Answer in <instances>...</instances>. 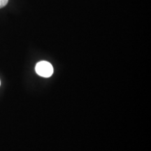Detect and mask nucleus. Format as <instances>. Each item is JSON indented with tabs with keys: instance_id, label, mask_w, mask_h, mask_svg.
Segmentation results:
<instances>
[{
	"instance_id": "obj_2",
	"label": "nucleus",
	"mask_w": 151,
	"mask_h": 151,
	"mask_svg": "<svg viewBox=\"0 0 151 151\" xmlns=\"http://www.w3.org/2000/svg\"><path fill=\"white\" fill-rule=\"evenodd\" d=\"M9 2V0H0V9L4 7Z\"/></svg>"
},
{
	"instance_id": "obj_1",
	"label": "nucleus",
	"mask_w": 151,
	"mask_h": 151,
	"mask_svg": "<svg viewBox=\"0 0 151 151\" xmlns=\"http://www.w3.org/2000/svg\"><path fill=\"white\" fill-rule=\"evenodd\" d=\"M35 71L37 74L45 78H48L53 73V67L51 64L46 61H41L36 65Z\"/></svg>"
}]
</instances>
